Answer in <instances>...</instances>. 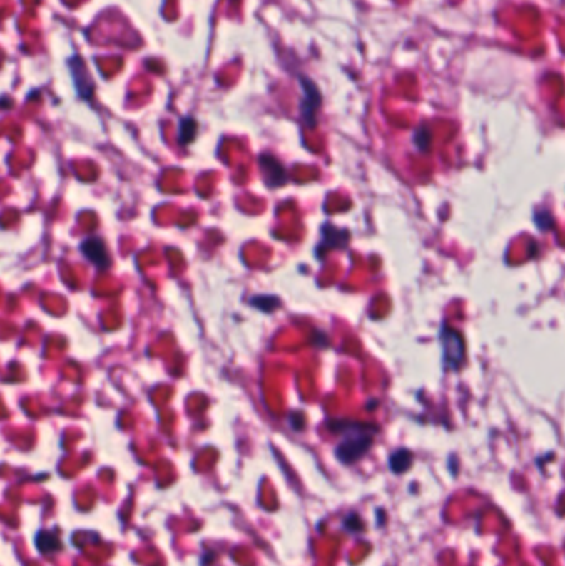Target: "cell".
I'll use <instances>...</instances> for the list:
<instances>
[{
	"label": "cell",
	"mask_w": 565,
	"mask_h": 566,
	"mask_svg": "<svg viewBox=\"0 0 565 566\" xmlns=\"http://www.w3.org/2000/svg\"><path fill=\"white\" fill-rule=\"evenodd\" d=\"M330 427L335 432L345 434L335 451L338 460L343 464H353V462L362 459L373 444L372 431L367 426L348 423V421H333Z\"/></svg>",
	"instance_id": "6da1fadb"
},
{
	"label": "cell",
	"mask_w": 565,
	"mask_h": 566,
	"mask_svg": "<svg viewBox=\"0 0 565 566\" xmlns=\"http://www.w3.org/2000/svg\"><path fill=\"white\" fill-rule=\"evenodd\" d=\"M441 344H443L444 353V364L448 369H458L461 363L464 361V341H462L461 333L444 328L441 331Z\"/></svg>",
	"instance_id": "7a4b0ae2"
},
{
	"label": "cell",
	"mask_w": 565,
	"mask_h": 566,
	"mask_svg": "<svg viewBox=\"0 0 565 566\" xmlns=\"http://www.w3.org/2000/svg\"><path fill=\"white\" fill-rule=\"evenodd\" d=\"M300 85L302 88H304V100H302V106H300L302 120H304L308 128H313L317 125L315 116H317V110L320 108L322 95L315 86V83L305 78V76H302L300 78Z\"/></svg>",
	"instance_id": "3957f363"
},
{
	"label": "cell",
	"mask_w": 565,
	"mask_h": 566,
	"mask_svg": "<svg viewBox=\"0 0 565 566\" xmlns=\"http://www.w3.org/2000/svg\"><path fill=\"white\" fill-rule=\"evenodd\" d=\"M260 169L264 173V182L267 187H280L289 181L285 168L282 166L280 161L270 154H262L259 158Z\"/></svg>",
	"instance_id": "277c9868"
},
{
	"label": "cell",
	"mask_w": 565,
	"mask_h": 566,
	"mask_svg": "<svg viewBox=\"0 0 565 566\" xmlns=\"http://www.w3.org/2000/svg\"><path fill=\"white\" fill-rule=\"evenodd\" d=\"M81 254L100 270H106L111 265L110 254H108L105 242L100 237H88L81 242Z\"/></svg>",
	"instance_id": "5b68a950"
},
{
	"label": "cell",
	"mask_w": 565,
	"mask_h": 566,
	"mask_svg": "<svg viewBox=\"0 0 565 566\" xmlns=\"http://www.w3.org/2000/svg\"><path fill=\"white\" fill-rule=\"evenodd\" d=\"M350 234L347 230L337 229L330 224L322 225V242L320 249H342L347 245Z\"/></svg>",
	"instance_id": "8992f818"
},
{
	"label": "cell",
	"mask_w": 565,
	"mask_h": 566,
	"mask_svg": "<svg viewBox=\"0 0 565 566\" xmlns=\"http://www.w3.org/2000/svg\"><path fill=\"white\" fill-rule=\"evenodd\" d=\"M411 462H413V456L407 449H399L397 452H393L392 457H390V467L395 473H402L404 470L409 469Z\"/></svg>",
	"instance_id": "52a82bcc"
},
{
	"label": "cell",
	"mask_w": 565,
	"mask_h": 566,
	"mask_svg": "<svg viewBox=\"0 0 565 566\" xmlns=\"http://www.w3.org/2000/svg\"><path fill=\"white\" fill-rule=\"evenodd\" d=\"M37 548H39L42 553L56 552V550H60L58 538H56L54 533L40 532V533L37 535Z\"/></svg>",
	"instance_id": "ba28073f"
},
{
	"label": "cell",
	"mask_w": 565,
	"mask_h": 566,
	"mask_svg": "<svg viewBox=\"0 0 565 566\" xmlns=\"http://www.w3.org/2000/svg\"><path fill=\"white\" fill-rule=\"evenodd\" d=\"M198 125L193 118H184L181 121V126H179V143L181 144H189L194 138H196Z\"/></svg>",
	"instance_id": "9c48e42d"
},
{
	"label": "cell",
	"mask_w": 565,
	"mask_h": 566,
	"mask_svg": "<svg viewBox=\"0 0 565 566\" xmlns=\"http://www.w3.org/2000/svg\"><path fill=\"white\" fill-rule=\"evenodd\" d=\"M250 303H253L254 307H257L259 308V310H262V312H274V308L277 307V305H280V302L277 300L275 297H264V295H260V297H255V298H253V300H250Z\"/></svg>",
	"instance_id": "30bf717a"
},
{
	"label": "cell",
	"mask_w": 565,
	"mask_h": 566,
	"mask_svg": "<svg viewBox=\"0 0 565 566\" xmlns=\"http://www.w3.org/2000/svg\"><path fill=\"white\" fill-rule=\"evenodd\" d=\"M414 143L416 146H418L421 151H428L429 148V143H431V135L429 131L426 130V128H421V130L416 131L414 135Z\"/></svg>",
	"instance_id": "8fae6325"
},
{
	"label": "cell",
	"mask_w": 565,
	"mask_h": 566,
	"mask_svg": "<svg viewBox=\"0 0 565 566\" xmlns=\"http://www.w3.org/2000/svg\"><path fill=\"white\" fill-rule=\"evenodd\" d=\"M536 224L542 230H549L554 225V219H552L551 214L546 212V210H542V212L536 214Z\"/></svg>",
	"instance_id": "7c38bea8"
}]
</instances>
